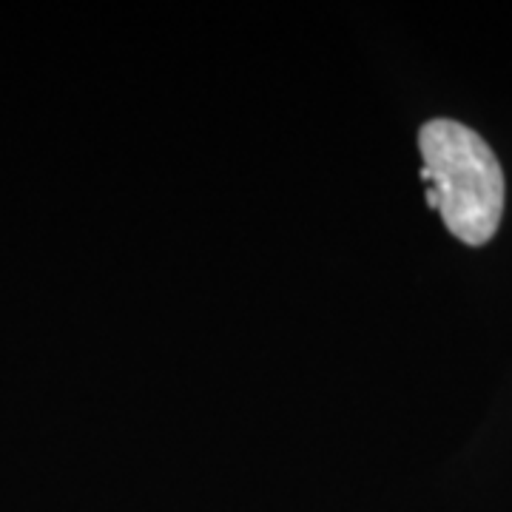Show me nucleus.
Returning <instances> with one entry per match:
<instances>
[{
  "label": "nucleus",
  "instance_id": "nucleus-1",
  "mask_svg": "<svg viewBox=\"0 0 512 512\" xmlns=\"http://www.w3.org/2000/svg\"><path fill=\"white\" fill-rule=\"evenodd\" d=\"M419 148L427 202L439 211L447 231L467 245L490 242L504 214V171L493 148L456 120L421 126Z\"/></svg>",
  "mask_w": 512,
  "mask_h": 512
}]
</instances>
